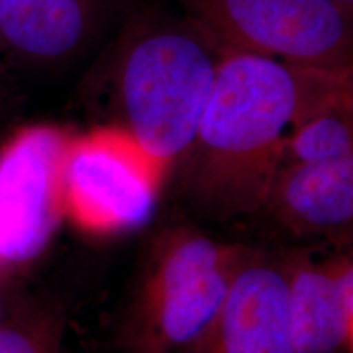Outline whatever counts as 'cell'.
Here are the masks:
<instances>
[{
    "instance_id": "9c48e42d",
    "label": "cell",
    "mask_w": 353,
    "mask_h": 353,
    "mask_svg": "<svg viewBox=\"0 0 353 353\" xmlns=\"http://www.w3.org/2000/svg\"><path fill=\"white\" fill-rule=\"evenodd\" d=\"M260 210L299 234H335L352 226L353 156L290 162L273 175Z\"/></svg>"
},
{
    "instance_id": "7a4b0ae2",
    "label": "cell",
    "mask_w": 353,
    "mask_h": 353,
    "mask_svg": "<svg viewBox=\"0 0 353 353\" xmlns=\"http://www.w3.org/2000/svg\"><path fill=\"white\" fill-rule=\"evenodd\" d=\"M221 54L218 44L188 20L144 30L120 56L118 126L165 174L195 143Z\"/></svg>"
},
{
    "instance_id": "8fae6325",
    "label": "cell",
    "mask_w": 353,
    "mask_h": 353,
    "mask_svg": "<svg viewBox=\"0 0 353 353\" xmlns=\"http://www.w3.org/2000/svg\"><path fill=\"white\" fill-rule=\"evenodd\" d=\"M348 156H353L352 99L330 105L301 123L286 141L281 164L329 162Z\"/></svg>"
},
{
    "instance_id": "7c38bea8",
    "label": "cell",
    "mask_w": 353,
    "mask_h": 353,
    "mask_svg": "<svg viewBox=\"0 0 353 353\" xmlns=\"http://www.w3.org/2000/svg\"><path fill=\"white\" fill-rule=\"evenodd\" d=\"M63 317L44 309L19 311L0 322V353H61Z\"/></svg>"
},
{
    "instance_id": "8992f818",
    "label": "cell",
    "mask_w": 353,
    "mask_h": 353,
    "mask_svg": "<svg viewBox=\"0 0 353 353\" xmlns=\"http://www.w3.org/2000/svg\"><path fill=\"white\" fill-rule=\"evenodd\" d=\"M70 132L21 128L0 148V263H23L52 239L63 210V164Z\"/></svg>"
},
{
    "instance_id": "5b68a950",
    "label": "cell",
    "mask_w": 353,
    "mask_h": 353,
    "mask_svg": "<svg viewBox=\"0 0 353 353\" xmlns=\"http://www.w3.org/2000/svg\"><path fill=\"white\" fill-rule=\"evenodd\" d=\"M165 175L118 125L70 134L63 164L64 218L95 236L143 228Z\"/></svg>"
},
{
    "instance_id": "4fadbf2b",
    "label": "cell",
    "mask_w": 353,
    "mask_h": 353,
    "mask_svg": "<svg viewBox=\"0 0 353 353\" xmlns=\"http://www.w3.org/2000/svg\"><path fill=\"white\" fill-rule=\"evenodd\" d=\"M128 353H167L161 348L154 347V345H145V343H131V348L128 350Z\"/></svg>"
},
{
    "instance_id": "9a60e30c",
    "label": "cell",
    "mask_w": 353,
    "mask_h": 353,
    "mask_svg": "<svg viewBox=\"0 0 353 353\" xmlns=\"http://www.w3.org/2000/svg\"><path fill=\"white\" fill-rule=\"evenodd\" d=\"M0 74H2V68H0Z\"/></svg>"
},
{
    "instance_id": "6da1fadb",
    "label": "cell",
    "mask_w": 353,
    "mask_h": 353,
    "mask_svg": "<svg viewBox=\"0 0 353 353\" xmlns=\"http://www.w3.org/2000/svg\"><path fill=\"white\" fill-rule=\"evenodd\" d=\"M350 99L352 68H307L223 51L187 154L190 190L216 213L260 210L291 132L321 110Z\"/></svg>"
},
{
    "instance_id": "277c9868",
    "label": "cell",
    "mask_w": 353,
    "mask_h": 353,
    "mask_svg": "<svg viewBox=\"0 0 353 353\" xmlns=\"http://www.w3.org/2000/svg\"><path fill=\"white\" fill-rule=\"evenodd\" d=\"M221 51L322 69L352 68V12L334 0H180Z\"/></svg>"
},
{
    "instance_id": "5bb4252c",
    "label": "cell",
    "mask_w": 353,
    "mask_h": 353,
    "mask_svg": "<svg viewBox=\"0 0 353 353\" xmlns=\"http://www.w3.org/2000/svg\"><path fill=\"white\" fill-rule=\"evenodd\" d=\"M334 2H337L339 6L345 8V10L352 12V6H353V0H334Z\"/></svg>"
},
{
    "instance_id": "52a82bcc",
    "label": "cell",
    "mask_w": 353,
    "mask_h": 353,
    "mask_svg": "<svg viewBox=\"0 0 353 353\" xmlns=\"http://www.w3.org/2000/svg\"><path fill=\"white\" fill-rule=\"evenodd\" d=\"M188 353H298L290 325L285 263L252 250L208 332Z\"/></svg>"
},
{
    "instance_id": "30bf717a",
    "label": "cell",
    "mask_w": 353,
    "mask_h": 353,
    "mask_svg": "<svg viewBox=\"0 0 353 353\" xmlns=\"http://www.w3.org/2000/svg\"><path fill=\"white\" fill-rule=\"evenodd\" d=\"M99 0H0V46L34 61L76 52L94 30Z\"/></svg>"
},
{
    "instance_id": "3957f363",
    "label": "cell",
    "mask_w": 353,
    "mask_h": 353,
    "mask_svg": "<svg viewBox=\"0 0 353 353\" xmlns=\"http://www.w3.org/2000/svg\"><path fill=\"white\" fill-rule=\"evenodd\" d=\"M250 252L187 228L167 236L141 291L132 343L167 353L192 350L208 332Z\"/></svg>"
},
{
    "instance_id": "ba28073f",
    "label": "cell",
    "mask_w": 353,
    "mask_h": 353,
    "mask_svg": "<svg viewBox=\"0 0 353 353\" xmlns=\"http://www.w3.org/2000/svg\"><path fill=\"white\" fill-rule=\"evenodd\" d=\"M286 301L298 353H352L353 265L350 257L285 263Z\"/></svg>"
}]
</instances>
